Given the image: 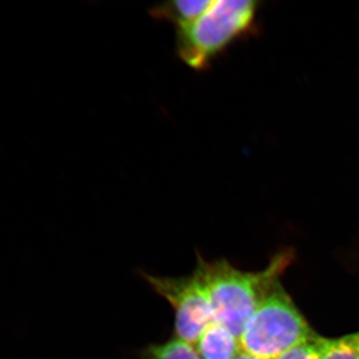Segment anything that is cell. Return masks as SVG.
I'll return each mask as SVG.
<instances>
[{
  "instance_id": "1",
  "label": "cell",
  "mask_w": 359,
  "mask_h": 359,
  "mask_svg": "<svg viewBox=\"0 0 359 359\" xmlns=\"http://www.w3.org/2000/svg\"><path fill=\"white\" fill-rule=\"evenodd\" d=\"M287 264L289 256L276 257L264 271L250 273L236 269L226 259L207 262L198 256L194 273L209 299L214 321L238 339L245 323L278 283V276Z\"/></svg>"
},
{
  "instance_id": "2",
  "label": "cell",
  "mask_w": 359,
  "mask_h": 359,
  "mask_svg": "<svg viewBox=\"0 0 359 359\" xmlns=\"http://www.w3.org/2000/svg\"><path fill=\"white\" fill-rule=\"evenodd\" d=\"M252 0H216L191 25L177 29L176 51L194 70L204 71L214 59L247 32L256 14Z\"/></svg>"
},
{
  "instance_id": "3",
  "label": "cell",
  "mask_w": 359,
  "mask_h": 359,
  "mask_svg": "<svg viewBox=\"0 0 359 359\" xmlns=\"http://www.w3.org/2000/svg\"><path fill=\"white\" fill-rule=\"evenodd\" d=\"M313 335L308 321L278 282L245 323L238 344L242 353L276 359Z\"/></svg>"
},
{
  "instance_id": "4",
  "label": "cell",
  "mask_w": 359,
  "mask_h": 359,
  "mask_svg": "<svg viewBox=\"0 0 359 359\" xmlns=\"http://www.w3.org/2000/svg\"><path fill=\"white\" fill-rule=\"evenodd\" d=\"M150 287L174 309L177 339L195 346L214 321L211 304L198 276L168 278L143 273Z\"/></svg>"
},
{
  "instance_id": "5",
  "label": "cell",
  "mask_w": 359,
  "mask_h": 359,
  "mask_svg": "<svg viewBox=\"0 0 359 359\" xmlns=\"http://www.w3.org/2000/svg\"><path fill=\"white\" fill-rule=\"evenodd\" d=\"M195 348L202 359H235L241 353L237 337L216 321L205 328Z\"/></svg>"
},
{
  "instance_id": "6",
  "label": "cell",
  "mask_w": 359,
  "mask_h": 359,
  "mask_svg": "<svg viewBox=\"0 0 359 359\" xmlns=\"http://www.w3.org/2000/svg\"><path fill=\"white\" fill-rule=\"evenodd\" d=\"M212 0H181L164 2L152 7L151 16L158 20L167 21L177 29L191 25L211 6Z\"/></svg>"
},
{
  "instance_id": "7",
  "label": "cell",
  "mask_w": 359,
  "mask_h": 359,
  "mask_svg": "<svg viewBox=\"0 0 359 359\" xmlns=\"http://www.w3.org/2000/svg\"><path fill=\"white\" fill-rule=\"evenodd\" d=\"M140 359H202L195 346L174 339L164 344H151L144 349Z\"/></svg>"
},
{
  "instance_id": "8",
  "label": "cell",
  "mask_w": 359,
  "mask_h": 359,
  "mask_svg": "<svg viewBox=\"0 0 359 359\" xmlns=\"http://www.w3.org/2000/svg\"><path fill=\"white\" fill-rule=\"evenodd\" d=\"M320 359H359V332L337 339L320 337Z\"/></svg>"
},
{
  "instance_id": "9",
  "label": "cell",
  "mask_w": 359,
  "mask_h": 359,
  "mask_svg": "<svg viewBox=\"0 0 359 359\" xmlns=\"http://www.w3.org/2000/svg\"><path fill=\"white\" fill-rule=\"evenodd\" d=\"M320 337L314 334L311 339L292 347L276 359H320Z\"/></svg>"
},
{
  "instance_id": "10",
  "label": "cell",
  "mask_w": 359,
  "mask_h": 359,
  "mask_svg": "<svg viewBox=\"0 0 359 359\" xmlns=\"http://www.w3.org/2000/svg\"><path fill=\"white\" fill-rule=\"evenodd\" d=\"M235 359H262V358H256V356L250 355V354L242 353V351H241V353L238 354L237 358H236Z\"/></svg>"
}]
</instances>
